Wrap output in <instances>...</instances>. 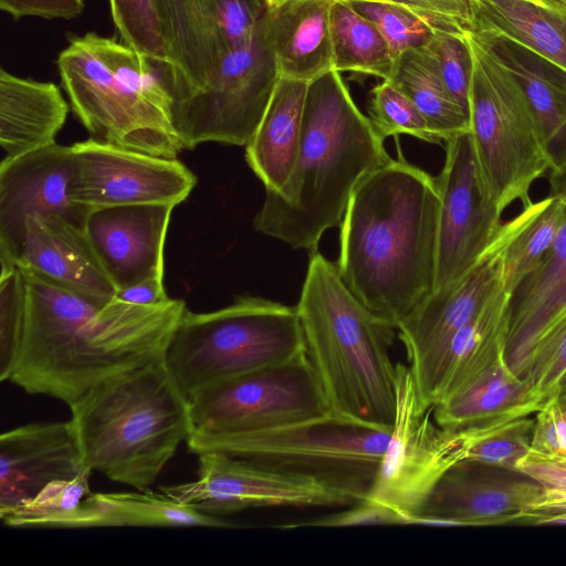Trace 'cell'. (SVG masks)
Wrapping results in <instances>:
<instances>
[{
	"label": "cell",
	"mask_w": 566,
	"mask_h": 566,
	"mask_svg": "<svg viewBox=\"0 0 566 566\" xmlns=\"http://www.w3.org/2000/svg\"><path fill=\"white\" fill-rule=\"evenodd\" d=\"M20 270L25 321L9 381L67 406L106 379L163 360L187 308L175 298L156 305L97 300Z\"/></svg>",
	"instance_id": "1"
},
{
	"label": "cell",
	"mask_w": 566,
	"mask_h": 566,
	"mask_svg": "<svg viewBox=\"0 0 566 566\" xmlns=\"http://www.w3.org/2000/svg\"><path fill=\"white\" fill-rule=\"evenodd\" d=\"M399 156L368 174L340 223L343 282L375 315L398 324L434 290L440 196L423 169Z\"/></svg>",
	"instance_id": "2"
},
{
	"label": "cell",
	"mask_w": 566,
	"mask_h": 566,
	"mask_svg": "<svg viewBox=\"0 0 566 566\" xmlns=\"http://www.w3.org/2000/svg\"><path fill=\"white\" fill-rule=\"evenodd\" d=\"M385 139L335 69L308 82L298 154L285 186L265 191L254 229L310 255L340 226L360 181L388 163Z\"/></svg>",
	"instance_id": "3"
},
{
	"label": "cell",
	"mask_w": 566,
	"mask_h": 566,
	"mask_svg": "<svg viewBox=\"0 0 566 566\" xmlns=\"http://www.w3.org/2000/svg\"><path fill=\"white\" fill-rule=\"evenodd\" d=\"M295 307L332 416L391 430L397 371L389 350L397 328L369 311L318 251L311 254Z\"/></svg>",
	"instance_id": "4"
},
{
	"label": "cell",
	"mask_w": 566,
	"mask_h": 566,
	"mask_svg": "<svg viewBox=\"0 0 566 566\" xmlns=\"http://www.w3.org/2000/svg\"><path fill=\"white\" fill-rule=\"evenodd\" d=\"M69 408L86 468L139 491L191 431L189 400L164 359L102 381Z\"/></svg>",
	"instance_id": "5"
},
{
	"label": "cell",
	"mask_w": 566,
	"mask_h": 566,
	"mask_svg": "<svg viewBox=\"0 0 566 566\" xmlns=\"http://www.w3.org/2000/svg\"><path fill=\"white\" fill-rule=\"evenodd\" d=\"M56 65L72 109L92 138L168 158L184 149L172 124L167 61L87 32L69 36Z\"/></svg>",
	"instance_id": "6"
},
{
	"label": "cell",
	"mask_w": 566,
	"mask_h": 566,
	"mask_svg": "<svg viewBox=\"0 0 566 566\" xmlns=\"http://www.w3.org/2000/svg\"><path fill=\"white\" fill-rule=\"evenodd\" d=\"M304 352L295 306L241 296L212 312L186 308L164 360L189 399L217 382L284 363Z\"/></svg>",
	"instance_id": "7"
},
{
	"label": "cell",
	"mask_w": 566,
	"mask_h": 566,
	"mask_svg": "<svg viewBox=\"0 0 566 566\" xmlns=\"http://www.w3.org/2000/svg\"><path fill=\"white\" fill-rule=\"evenodd\" d=\"M465 36L473 56L470 134L481 179L502 212L516 200L528 206L533 182L552 160L518 83L476 33Z\"/></svg>",
	"instance_id": "8"
},
{
	"label": "cell",
	"mask_w": 566,
	"mask_h": 566,
	"mask_svg": "<svg viewBox=\"0 0 566 566\" xmlns=\"http://www.w3.org/2000/svg\"><path fill=\"white\" fill-rule=\"evenodd\" d=\"M391 430L328 416L245 433L190 434L186 442L196 454L220 452L312 476L359 502L371 489Z\"/></svg>",
	"instance_id": "9"
},
{
	"label": "cell",
	"mask_w": 566,
	"mask_h": 566,
	"mask_svg": "<svg viewBox=\"0 0 566 566\" xmlns=\"http://www.w3.org/2000/svg\"><path fill=\"white\" fill-rule=\"evenodd\" d=\"M280 80L266 13L253 35L223 56L198 88L172 102V124L184 149L203 143L245 146Z\"/></svg>",
	"instance_id": "10"
},
{
	"label": "cell",
	"mask_w": 566,
	"mask_h": 566,
	"mask_svg": "<svg viewBox=\"0 0 566 566\" xmlns=\"http://www.w3.org/2000/svg\"><path fill=\"white\" fill-rule=\"evenodd\" d=\"M397 405L392 430L375 481L365 499L413 524L439 479L468 451L482 427L447 429L420 395L409 365L396 364Z\"/></svg>",
	"instance_id": "11"
},
{
	"label": "cell",
	"mask_w": 566,
	"mask_h": 566,
	"mask_svg": "<svg viewBox=\"0 0 566 566\" xmlns=\"http://www.w3.org/2000/svg\"><path fill=\"white\" fill-rule=\"evenodd\" d=\"M188 400L190 434L245 433L332 416L305 352L217 382Z\"/></svg>",
	"instance_id": "12"
},
{
	"label": "cell",
	"mask_w": 566,
	"mask_h": 566,
	"mask_svg": "<svg viewBox=\"0 0 566 566\" xmlns=\"http://www.w3.org/2000/svg\"><path fill=\"white\" fill-rule=\"evenodd\" d=\"M503 287L497 233L480 260L459 280L436 290L397 326L421 397L434 406L455 335Z\"/></svg>",
	"instance_id": "13"
},
{
	"label": "cell",
	"mask_w": 566,
	"mask_h": 566,
	"mask_svg": "<svg viewBox=\"0 0 566 566\" xmlns=\"http://www.w3.org/2000/svg\"><path fill=\"white\" fill-rule=\"evenodd\" d=\"M197 480L163 485L160 492L199 512L219 516L263 506H344L347 493L312 476L220 452L198 454Z\"/></svg>",
	"instance_id": "14"
},
{
	"label": "cell",
	"mask_w": 566,
	"mask_h": 566,
	"mask_svg": "<svg viewBox=\"0 0 566 566\" xmlns=\"http://www.w3.org/2000/svg\"><path fill=\"white\" fill-rule=\"evenodd\" d=\"M71 146L70 198L88 213L140 203L176 207L197 184V177L178 158L149 155L92 137Z\"/></svg>",
	"instance_id": "15"
},
{
	"label": "cell",
	"mask_w": 566,
	"mask_h": 566,
	"mask_svg": "<svg viewBox=\"0 0 566 566\" xmlns=\"http://www.w3.org/2000/svg\"><path fill=\"white\" fill-rule=\"evenodd\" d=\"M269 7L268 0H157L172 102L200 87L223 56L244 44Z\"/></svg>",
	"instance_id": "16"
},
{
	"label": "cell",
	"mask_w": 566,
	"mask_h": 566,
	"mask_svg": "<svg viewBox=\"0 0 566 566\" xmlns=\"http://www.w3.org/2000/svg\"><path fill=\"white\" fill-rule=\"evenodd\" d=\"M444 148V165L436 177L440 210L433 291L462 277L502 224V211L481 179L470 132L450 138Z\"/></svg>",
	"instance_id": "17"
},
{
	"label": "cell",
	"mask_w": 566,
	"mask_h": 566,
	"mask_svg": "<svg viewBox=\"0 0 566 566\" xmlns=\"http://www.w3.org/2000/svg\"><path fill=\"white\" fill-rule=\"evenodd\" d=\"M545 486L516 469L464 459L437 482L413 524L490 525L535 520Z\"/></svg>",
	"instance_id": "18"
},
{
	"label": "cell",
	"mask_w": 566,
	"mask_h": 566,
	"mask_svg": "<svg viewBox=\"0 0 566 566\" xmlns=\"http://www.w3.org/2000/svg\"><path fill=\"white\" fill-rule=\"evenodd\" d=\"M72 146L53 144L0 164V270H9L31 218L60 216L83 227L70 198Z\"/></svg>",
	"instance_id": "19"
},
{
	"label": "cell",
	"mask_w": 566,
	"mask_h": 566,
	"mask_svg": "<svg viewBox=\"0 0 566 566\" xmlns=\"http://www.w3.org/2000/svg\"><path fill=\"white\" fill-rule=\"evenodd\" d=\"M174 208L140 203L87 214L85 232L116 291L148 277H164V247Z\"/></svg>",
	"instance_id": "20"
},
{
	"label": "cell",
	"mask_w": 566,
	"mask_h": 566,
	"mask_svg": "<svg viewBox=\"0 0 566 566\" xmlns=\"http://www.w3.org/2000/svg\"><path fill=\"white\" fill-rule=\"evenodd\" d=\"M90 471L71 420L35 422L0 436V513L56 480Z\"/></svg>",
	"instance_id": "21"
},
{
	"label": "cell",
	"mask_w": 566,
	"mask_h": 566,
	"mask_svg": "<svg viewBox=\"0 0 566 566\" xmlns=\"http://www.w3.org/2000/svg\"><path fill=\"white\" fill-rule=\"evenodd\" d=\"M12 266L36 271L88 297H116V287L106 274L85 229L60 216L28 220Z\"/></svg>",
	"instance_id": "22"
},
{
	"label": "cell",
	"mask_w": 566,
	"mask_h": 566,
	"mask_svg": "<svg viewBox=\"0 0 566 566\" xmlns=\"http://www.w3.org/2000/svg\"><path fill=\"white\" fill-rule=\"evenodd\" d=\"M566 310V217L558 237L541 264L510 294L504 359L522 378L531 354Z\"/></svg>",
	"instance_id": "23"
},
{
	"label": "cell",
	"mask_w": 566,
	"mask_h": 566,
	"mask_svg": "<svg viewBox=\"0 0 566 566\" xmlns=\"http://www.w3.org/2000/svg\"><path fill=\"white\" fill-rule=\"evenodd\" d=\"M70 107L60 87L0 70V164L55 144Z\"/></svg>",
	"instance_id": "24"
},
{
	"label": "cell",
	"mask_w": 566,
	"mask_h": 566,
	"mask_svg": "<svg viewBox=\"0 0 566 566\" xmlns=\"http://www.w3.org/2000/svg\"><path fill=\"white\" fill-rule=\"evenodd\" d=\"M333 0H291L269 7L266 28L280 76L311 82L333 69Z\"/></svg>",
	"instance_id": "25"
},
{
	"label": "cell",
	"mask_w": 566,
	"mask_h": 566,
	"mask_svg": "<svg viewBox=\"0 0 566 566\" xmlns=\"http://www.w3.org/2000/svg\"><path fill=\"white\" fill-rule=\"evenodd\" d=\"M523 90L552 168L566 149V73L510 39L475 32Z\"/></svg>",
	"instance_id": "26"
},
{
	"label": "cell",
	"mask_w": 566,
	"mask_h": 566,
	"mask_svg": "<svg viewBox=\"0 0 566 566\" xmlns=\"http://www.w3.org/2000/svg\"><path fill=\"white\" fill-rule=\"evenodd\" d=\"M308 82L280 76L250 142L245 160L265 191L279 192L294 167L303 130Z\"/></svg>",
	"instance_id": "27"
},
{
	"label": "cell",
	"mask_w": 566,
	"mask_h": 566,
	"mask_svg": "<svg viewBox=\"0 0 566 566\" xmlns=\"http://www.w3.org/2000/svg\"><path fill=\"white\" fill-rule=\"evenodd\" d=\"M470 30L504 36L566 73V2L562 0H468Z\"/></svg>",
	"instance_id": "28"
},
{
	"label": "cell",
	"mask_w": 566,
	"mask_h": 566,
	"mask_svg": "<svg viewBox=\"0 0 566 566\" xmlns=\"http://www.w3.org/2000/svg\"><path fill=\"white\" fill-rule=\"evenodd\" d=\"M545 402L501 359L468 387L436 403L433 416L447 429L490 427L531 416Z\"/></svg>",
	"instance_id": "29"
},
{
	"label": "cell",
	"mask_w": 566,
	"mask_h": 566,
	"mask_svg": "<svg viewBox=\"0 0 566 566\" xmlns=\"http://www.w3.org/2000/svg\"><path fill=\"white\" fill-rule=\"evenodd\" d=\"M111 526H199L235 528L240 525L184 505L163 492H91L63 528Z\"/></svg>",
	"instance_id": "30"
},
{
	"label": "cell",
	"mask_w": 566,
	"mask_h": 566,
	"mask_svg": "<svg viewBox=\"0 0 566 566\" xmlns=\"http://www.w3.org/2000/svg\"><path fill=\"white\" fill-rule=\"evenodd\" d=\"M509 298L502 287L455 335L434 405L458 394L504 359Z\"/></svg>",
	"instance_id": "31"
},
{
	"label": "cell",
	"mask_w": 566,
	"mask_h": 566,
	"mask_svg": "<svg viewBox=\"0 0 566 566\" xmlns=\"http://www.w3.org/2000/svg\"><path fill=\"white\" fill-rule=\"evenodd\" d=\"M566 217V199L549 195L501 224L502 282L511 294L553 248Z\"/></svg>",
	"instance_id": "32"
},
{
	"label": "cell",
	"mask_w": 566,
	"mask_h": 566,
	"mask_svg": "<svg viewBox=\"0 0 566 566\" xmlns=\"http://www.w3.org/2000/svg\"><path fill=\"white\" fill-rule=\"evenodd\" d=\"M389 82L413 102L443 144L470 132L469 113L447 90L430 42L405 51Z\"/></svg>",
	"instance_id": "33"
},
{
	"label": "cell",
	"mask_w": 566,
	"mask_h": 566,
	"mask_svg": "<svg viewBox=\"0 0 566 566\" xmlns=\"http://www.w3.org/2000/svg\"><path fill=\"white\" fill-rule=\"evenodd\" d=\"M333 69L389 81L395 60L376 25L343 0H333L329 10Z\"/></svg>",
	"instance_id": "34"
},
{
	"label": "cell",
	"mask_w": 566,
	"mask_h": 566,
	"mask_svg": "<svg viewBox=\"0 0 566 566\" xmlns=\"http://www.w3.org/2000/svg\"><path fill=\"white\" fill-rule=\"evenodd\" d=\"M91 471L71 480H56L36 495L0 513L1 521L10 527H62L92 492Z\"/></svg>",
	"instance_id": "35"
},
{
	"label": "cell",
	"mask_w": 566,
	"mask_h": 566,
	"mask_svg": "<svg viewBox=\"0 0 566 566\" xmlns=\"http://www.w3.org/2000/svg\"><path fill=\"white\" fill-rule=\"evenodd\" d=\"M343 1L376 25L387 41L395 61L407 50L427 45L437 33L423 17L401 2Z\"/></svg>",
	"instance_id": "36"
},
{
	"label": "cell",
	"mask_w": 566,
	"mask_h": 566,
	"mask_svg": "<svg viewBox=\"0 0 566 566\" xmlns=\"http://www.w3.org/2000/svg\"><path fill=\"white\" fill-rule=\"evenodd\" d=\"M367 109L371 124L384 139L407 134L427 143L443 144L413 102L389 81L373 87Z\"/></svg>",
	"instance_id": "37"
},
{
	"label": "cell",
	"mask_w": 566,
	"mask_h": 566,
	"mask_svg": "<svg viewBox=\"0 0 566 566\" xmlns=\"http://www.w3.org/2000/svg\"><path fill=\"white\" fill-rule=\"evenodd\" d=\"M25 283L15 266L0 271V380H9L24 329Z\"/></svg>",
	"instance_id": "38"
},
{
	"label": "cell",
	"mask_w": 566,
	"mask_h": 566,
	"mask_svg": "<svg viewBox=\"0 0 566 566\" xmlns=\"http://www.w3.org/2000/svg\"><path fill=\"white\" fill-rule=\"evenodd\" d=\"M535 418L528 416L483 427L468 451L467 459L516 469L531 450Z\"/></svg>",
	"instance_id": "39"
},
{
	"label": "cell",
	"mask_w": 566,
	"mask_h": 566,
	"mask_svg": "<svg viewBox=\"0 0 566 566\" xmlns=\"http://www.w3.org/2000/svg\"><path fill=\"white\" fill-rule=\"evenodd\" d=\"M114 24L124 43L147 56L167 61L157 0H108Z\"/></svg>",
	"instance_id": "40"
},
{
	"label": "cell",
	"mask_w": 566,
	"mask_h": 566,
	"mask_svg": "<svg viewBox=\"0 0 566 566\" xmlns=\"http://www.w3.org/2000/svg\"><path fill=\"white\" fill-rule=\"evenodd\" d=\"M566 371V310L535 345L522 379L546 401Z\"/></svg>",
	"instance_id": "41"
},
{
	"label": "cell",
	"mask_w": 566,
	"mask_h": 566,
	"mask_svg": "<svg viewBox=\"0 0 566 566\" xmlns=\"http://www.w3.org/2000/svg\"><path fill=\"white\" fill-rule=\"evenodd\" d=\"M447 90L469 113L473 56L465 33L437 32L430 41Z\"/></svg>",
	"instance_id": "42"
},
{
	"label": "cell",
	"mask_w": 566,
	"mask_h": 566,
	"mask_svg": "<svg viewBox=\"0 0 566 566\" xmlns=\"http://www.w3.org/2000/svg\"><path fill=\"white\" fill-rule=\"evenodd\" d=\"M405 524L403 518L391 509L379 503L364 499L343 512L319 517L308 523L285 525L281 527L298 526H353V525H379Z\"/></svg>",
	"instance_id": "43"
},
{
	"label": "cell",
	"mask_w": 566,
	"mask_h": 566,
	"mask_svg": "<svg viewBox=\"0 0 566 566\" xmlns=\"http://www.w3.org/2000/svg\"><path fill=\"white\" fill-rule=\"evenodd\" d=\"M531 450L566 455V424L559 415L555 395L536 411Z\"/></svg>",
	"instance_id": "44"
},
{
	"label": "cell",
	"mask_w": 566,
	"mask_h": 566,
	"mask_svg": "<svg viewBox=\"0 0 566 566\" xmlns=\"http://www.w3.org/2000/svg\"><path fill=\"white\" fill-rule=\"evenodd\" d=\"M85 8L83 0H0V9L14 20L23 17L71 20Z\"/></svg>",
	"instance_id": "45"
},
{
	"label": "cell",
	"mask_w": 566,
	"mask_h": 566,
	"mask_svg": "<svg viewBox=\"0 0 566 566\" xmlns=\"http://www.w3.org/2000/svg\"><path fill=\"white\" fill-rule=\"evenodd\" d=\"M516 470L533 478L545 488L566 490V455L530 450Z\"/></svg>",
	"instance_id": "46"
},
{
	"label": "cell",
	"mask_w": 566,
	"mask_h": 566,
	"mask_svg": "<svg viewBox=\"0 0 566 566\" xmlns=\"http://www.w3.org/2000/svg\"><path fill=\"white\" fill-rule=\"evenodd\" d=\"M116 298L137 305H156L168 301L163 277H148L116 291Z\"/></svg>",
	"instance_id": "47"
},
{
	"label": "cell",
	"mask_w": 566,
	"mask_h": 566,
	"mask_svg": "<svg viewBox=\"0 0 566 566\" xmlns=\"http://www.w3.org/2000/svg\"><path fill=\"white\" fill-rule=\"evenodd\" d=\"M549 195L566 199V150L549 170Z\"/></svg>",
	"instance_id": "48"
},
{
	"label": "cell",
	"mask_w": 566,
	"mask_h": 566,
	"mask_svg": "<svg viewBox=\"0 0 566 566\" xmlns=\"http://www.w3.org/2000/svg\"><path fill=\"white\" fill-rule=\"evenodd\" d=\"M566 390V371L560 377L558 385H557V392Z\"/></svg>",
	"instance_id": "49"
},
{
	"label": "cell",
	"mask_w": 566,
	"mask_h": 566,
	"mask_svg": "<svg viewBox=\"0 0 566 566\" xmlns=\"http://www.w3.org/2000/svg\"><path fill=\"white\" fill-rule=\"evenodd\" d=\"M291 0H268L270 7L279 6Z\"/></svg>",
	"instance_id": "50"
},
{
	"label": "cell",
	"mask_w": 566,
	"mask_h": 566,
	"mask_svg": "<svg viewBox=\"0 0 566 566\" xmlns=\"http://www.w3.org/2000/svg\"><path fill=\"white\" fill-rule=\"evenodd\" d=\"M562 1H565V2H566V0H562Z\"/></svg>",
	"instance_id": "51"
}]
</instances>
